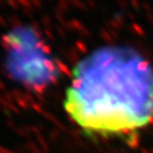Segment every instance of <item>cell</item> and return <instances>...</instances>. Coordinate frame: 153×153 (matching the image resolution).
Here are the masks:
<instances>
[{
    "mask_svg": "<svg viewBox=\"0 0 153 153\" xmlns=\"http://www.w3.org/2000/svg\"><path fill=\"white\" fill-rule=\"evenodd\" d=\"M64 107L89 135H128L153 121V68L133 48L105 46L72 71Z\"/></svg>",
    "mask_w": 153,
    "mask_h": 153,
    "instance_id": "1",
    "label": "cell"
},
{
    "mask_svg": "<svg viewBox=\"0 0 153 153\" xmlns=\"http://www.w3.org/2000/svg\"><path fill=\"white\" fill-rule=\"evenodd\" d=\"M13 74L33 88L47 86L57 75L56 66L34 33L16 30L5 36Z\"/></svg>",
    "mask_w": 153,
    "mask_h": 153,
    "instance_id": "2",
    "label": "cell"
}]
</instances>
